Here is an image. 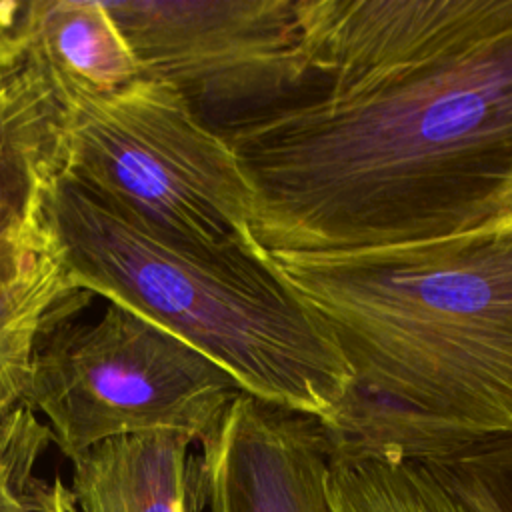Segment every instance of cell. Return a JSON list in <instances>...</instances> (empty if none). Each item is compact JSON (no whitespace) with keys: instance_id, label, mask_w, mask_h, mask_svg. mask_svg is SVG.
<instances>
[{"instance_id":"cell-4","label":"cell","mask_w":512,"mask_h":512,"mask_svg":"<svg viewBox=\"0 0 512 512\" xmlns=\"http://www.w3.org/2000/svg\"><path fill=\"white\" fill-rule=\"evenodd\" d=\"M60 172L112 208L184 242L256 246L252 190L222 134L166 82L62 92Z\"/></svg>"},{"instance_id":"cell-5","label":"cell","mask_w":512,"mask_h":512,"mask_svg":"<svg viewBox=\"0 0 512 512\" xmlns=\"http://www.w3.org/2000/svg\"><path fill=\"white\" fill-rule=\"evenodd\" d=\"M242 392L208 356L150 320L108 304L92 324L66 322L40 346L26 406L74 460L118 436L180 430L196 442Z\"/></svg>"},{"instance_id":"cell-2","label":"cell","mask_w":512,"mask_h":512,"mask_svg":"<svg viewBox=\"0 0 512 512\" xmlns=\"http://www.w3.org/2000/svg\"><path fill=\"white\" fill-rule=\"evenodd\" d=\"M324 322L350 392L332 456L430 462L512 436V222L336 252H266Z\"/></svg>"},{"instance_id":"cell-1","label":"cell","mask_w":512,"mask_h":512,"mask_svg":"<svg viewBox=\"0 0 512 512\" xmlns=\"http://www.w3.org/2000/svg\"><path fill=\"white\" fill-rule=\"evenodd\" d=\"M304 76L214 128L264 252L486 226L512 196V0H296Z\"/></svg>"},{"instance_id":"cell-6","label":"cell","mask_w":512,"mask_h":512,"mask_svg":"<svg viewBox=\"0 0 512 512\" xmlns=\"http://www.w3.org/2000/svg\"><path fill=\"white\" fill-rule=\"evenodd\" d=\"M104 4L140 76L176 88L212 126L266 108L302 82L296 0Z\"/></svg>"},{"instance_id":"cell-14","label":"cell","mask_w":512,"mask_h":512,"mask_svg":"<svg viewBox=\"0 0 512 512\" xmlns=\"http://www.w3.org/2000/svg\"><path fill=\"white\" fill-rule=\"evenodd\" d=\"M50 440V428L40 424L26 404L4 424L0 430V512H24L22 494Z\"/></svg>"},{"instance_id":"cell-16","label":"cell","mask_w":512,"mask_h":512,"mask_svg":"<svg viewBox=\"0 0 512 512\" xmlns=\"http://www.w3.org/2000/svg\"><path fill=\"white\" fill-rule=\"evenodd\" d=\"M24 512H82L72 488L56 476L52 482L32 478L22 494Z\"/></svg>"},{"instance_id":"cell-12","label":"cell","mask_w":512,"mask_h":512,"mask_svg":"<svg viewBox=\"0 0 512 512\" xmlns=\"http://www.w3.org/2000/svg\"><path fill=\"white\" fill-rule=\"evenodd\" d=\"M332 512H474L426 462L330 456Z\"/></svg>"},{"instance_id":"cell-7","label":"cell","mask_w":512,"mask_h":512,"mask_svg":"<svg viewBox=\"0 0 512 512\" xmlns=\"http://www.w3.org/2000/svg\"><path fill=\"white\" fill-rule=\"evenodd\" d=\"M198 444L210 512H332L318 418L238 392Z\"/></svg>"},{"instance_id":"cell-8","label":"cell","mask_w":512,"mask_h":512,"mask_svg":"<svg viewBox=\"0 0 512 512\" xmlns=\"http://www.w3.org/2000/svg\"><path fill=\"white\" fill-rule=\"evenodd\" d=\"M26 68L56 94H108L140 78L102 0H0V76Z\"/></svg>"},{"instance_id":"cell-13","label":"cell","mask_w":512,"mask_h":512,"mask_svg":"<svg viewBox=\"0 0 512 512\" xmlns=\"http://www.w3.org/2000/svg\"><path fill=\"white\" fill-rule=\"evenodd\" d=\"M426 464L474 512H512V436Z\"/></svg>"},{"instance_id":"cell-10","label":"cell","mask_w":512,"mask_h":512,"mask_svg":"<svg viewBox=\"0 0 512 512\" xmlns=\"http://www.w3.org/2000/svg\"><path fill=\"white\" fill-rule=\"evenodd\" d=\"M62 102L36 70L0 76V234L40 218L46 182L60 172Z\"/></svg>"},{"instance_id":"cell-15","label":"cell","mask_w":512,"mask_h":512,"mask_svg":"<svg viewBox=\"0 0 512 512\" xmlns=\"http://www.w3.org/2000/svg\"><path fill=\"white\" fill-rule=\"evenodd\" d=\"M44 252L46 236L40 218L20 230L0 234V282L18 276Z\"/></svg>"},{"instance_id":"cell-3","label":"cell","mask_w":512,"mask_h":512,"mask_svg":"<svg viewBox=\"0 0 512 512\" xmlns=\"http://www.w3.org/2000/svg\"><path fill=\"white\" fill-rule=\"evenodd\" d=\"M48 252L70 280L184 340L242 392L326 422L350 392L324 322L258 246L202 248L56 172L40 196Z\"/></svg>"},{"instance_id":"cell-17","label":"cell","mask_w":512,"mask_h":512,"mask_svg":"<svg viewBox=\"0 0 512 512\" xmlns=\"http://www.w3.org/2000/svg\"><path fill=\"white\" fill-rule=\"evenodd\" d=\"M492 222H512V196L506 200L504 208L498 212V216ZM490 224V222H488Z\"/></svg>"},{"instance_id":"cell-11","label":"cell","mask_w":512,"mask_h":512,"mask_svg":"<svg viewBox=\"0 0 512 512\" xmlns=\"http://www.w3.org/2000/svg\"><path fill=\"white\" fill-rule=\"evenodd\" d=\"M90 298L48 248L18 276L0 282V430L26 404L42 342L72 322Z\"/></svg>"},{"instance_id":"cell-9","label":"cell","mask_w":512,"mask_h":512,"mask_svg":"<svg viewBox=\"0 0 512 512\" xmlns=\"http://www.w3.org/2000/svg\"><path fill=\"white\" fill-rule=\"evenodd\" d=\"M194 436L154 430L104 440L72 460L82 512H200L206 486Z\"/></svg>"}]
</instances>
